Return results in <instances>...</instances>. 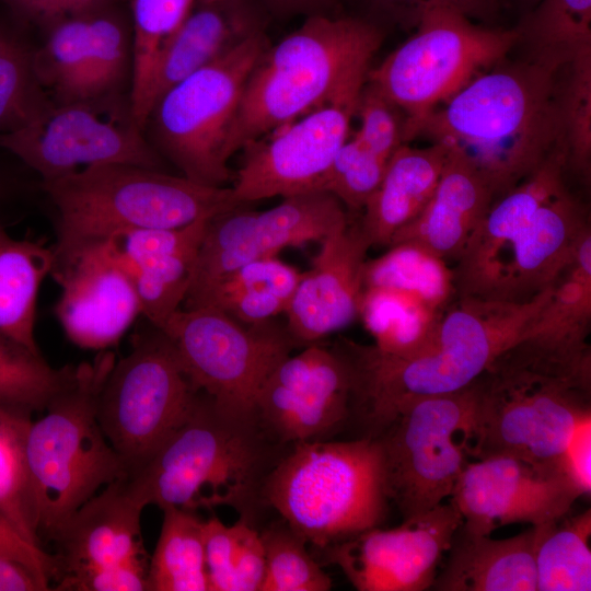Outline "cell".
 Listing matches in <instances>:
<instances>
[{"label":"cell","instance_id":"1","mask_svg":"<svg viewBox=\"0 0 591 591\" xmlns=\"http://www.w3.org/2000/svg\"><path fill=\"white\" fill-rule=\"evenodd\" d=\"M565 66L526 54L507 56L427 116L416 137L460 155L498 198L554 153H566L560 115Z\"/></svg>","mask_w":591,"mask_h":591},{"label":"cell","instance_id":"2","mask_svg":"<svg viewBox=\"0 0 591 591\" xmlns=\"http://www.w3.org/2000/svg\"><path fill=\"white\" fill-rule=\"evenodd\" d=\"M591 419V351L523 337L473 382L467 452L559 464L572 436Z\"/></svg>","mask_w":591,"mask_h":591},{"label":"cell","instance_id":"3","mask_svg":"<svg viewBox=\"0 0 591 591\" xmlns=\"http://www.w3.org/2000/svg\"><path fill=\"white\" fill-rule=\"evenodd\" d=\"M548 287L524 303L455 297L425 345L399 357L348 338L335 341L352 381L351 416L373 437L405 402L471 385L503 350L520 340L551 297Z\"/></svg>","mask_w":591,"mask_h":591},{"label":"cell","instance_id":"4","mask_svg":"<svg viewBox=\"0 0 591 591\" xmlns=\"http://www.w3.org/2000/svg\"><path fill=\"white\" fill-rule=\"evenodd\" d=\"M288 447L271 439L255 415L225 410L199 391L187 418L127 478L146 507L197 512L227 506L252 520L266 506L267 477Z\"/></svg>","mask_w":591,"mask_h":591},{"label":"cell","instance_id":"5","mask_svg":"<svg viewBox=\"0 0 591 591\" xmlns=\"http://www.w3.org/2000/svg\"><path fill=\"white\" fill-rule=\"evenodd\" d=\"M382 42L383 31L373 21L312 14L268 45L246 79L227 140L228 159L322 105L359 97Z\"/></svg>","mask_w":591,"mask_h":591},{"label":"cell","instance_id":"6","mask_svg":"<svg viewBox=\"0 0 591 591\" xmlns=\"http://www.w3.org/2000/svg\"><path fill=\"white\" fill-rule=\"evenodd\" d=\"M56 209L54 255L102 241L127 229H175L240 207L231 187L198 184L131 164L86 167L39 182Z\"/></svg>","mask_w":591,"mask_h":591},{"label":"cell","instance_id":"7","mask_svg":"<svg viewBox=\"0 0 591 591\" xmlns=\"http://www.w3.org/2000/svg\"><path fill=\"white\" fill-rule=\"evenodd\" d=\"M115 360L105 349L77 364L69 385L32 420L26 460L40 538L53 540L101 487L128 477L97 420L99 396Z\"/></svg>","mask_w":591,"mask_h":591},{"label":"cell","instance_id":"8","mask_svg":"<svg viewBox=\"0 0 591 591\" xmlns=\"http://www.w3.org/2000/svg\"><path fill=\"white\" fill-rule=\"evenodd\" d=\"M264 501L318 548L378 526L389 503L378 440L289 445L267 477Z\"/></svg>","mask_w":591,"mask_h":591},{"label":"cell","instance_id":"9","mask_svg":"<svg viewBox=\"0 0 591 591\" xmlns=\"http://www.w3.org/2000/svg\"><path fill=\"white\" fill-rule=\"evenodd\" d=\"M591 231L568 187L537 208H489L456 259L455 297L529 302L551 287Z\"/></svg>","mask_w":591,"mask_h":591},{"label":"cell","instance_id":"10","mask_svg":"<svg viewBox=\"0 0 591 591\" xmlns=\"http://www.w3.org/2000/svg\"><path fill=\"white\" fill-rule=\"evenodd\" d=\"M465 14L451 0H422L415 32L378 67L367 82L404 116V141L454 94L511 54L519 33Z\"/></svg>","mask_w":591,"mask_h":591},{"label":"cell","instance_id":"11","mask_svg":"<svg viewBox=\"0 0 591 591\" xmlns=\"http://www.w3.org/2000/svg\"><path fill=\"white\" fill-rule=\"evenodd\" d=\"M260 31L197 70L154 104L150 124L154 149L186 178L212 187H228L234 173L225 146L246 79L268 46Z\"/></svg>","mask_w":591,"mask_h":591},{"label":"cell","instance_id":"12","mask_svg":"<svg viewBox=\"0 0 591 591\" xmlns=\"http://www.w3.org/2000/svg\"><path fill=\"white\" fill-rule=\"evenodd\" d=\"M150 326L132 334L129 352L116 358L97 402L100 427L128 476L187 418L199 395L169 339Z\"/></svg>","mask_w":591,"mask_h":591},{"label":"cell","instance_id":"13","mask_svg":"<svg viewBox=\"0 0 591 591\" xmlns=\"http://www.w3.org/2000/svg\"><path fill=\"white\" fill-rule=\"evenodd\" d=\"M472 408L473 383L457 392L416 397L402 404L374 436L386 497L404 519L450 498L468 463Z\"/></svg>","mask_w":591,"mask_h":591},{"label":"cell","instance_id":"14","mask_svg":"<svg viewBox=\"0 0 591 591\" xmlns=\"http://www.w3.org/2000/svg\"><path fill=\"white\" fill-rule=\"evenodd\" d=\"M193 385L220 407L255 415L257 396L298 345L286 324H243L209 306L181 308L159 328Z\"/></svg>","mask_w":591,"mask_h":591},{"label":"cell","instance_id":"15","mask_svg":"<svg viewBox=\"0 0 591 591\" xmlns=\"http://www.w3.org/2000/svg\"><path fill=\"white\" fill-rule=\"evenodd\" d=\"M117 95L55 104L26 126L0 136L9 151L48 182L100 164L162 170V159ZM163 171V170H162Z\"/></svg>","mask_w":591,"mask_h":591},{"label":"cell","instance_id":"16","mask_svg":"<svg viewBox=\"0 0 591 591\" xmlns=\"http://www.w3.org/2000/svg\"><path fill=\"white\" fill-rule=\"evenodd\" d=\"M240 207L208 221L185 300L244 264L321 242L349 220L335 196L318 190L283 197L264 211Z\"/></svg>","mask_w":591,"mask_h":591},{"label":"cell","instance_id":"17","mask_svg":"<svg viewBox=\"0 0 591 591\" xmlns=\"http://www.w3.org/2000/svg\"><path fill=\"white\" fill-rule=\"evenodd\" d=\"M357 99L327 103L245 144L232 182L241 206L276 196L316 192L350 136Z\"/></svg>","mask_w":591,"mask_h":591},{"label":"cell","instance_id":"18","mask_svg":"<svg viewBox=\"0 0 591 591\" xmlns=\"http://www.w3.org/2000/svg\"><path fill=\"white\" fill-rule=\"evenodd\" d=\"M581 496L582 490L558 464L496 455L468 462L449 499L465 530L490 535L514 523L556 521Z\"/></svg>","mask_w":591,"mask_h":591},{"label":"cell","instance_id":"19","mask_svg":"<svg viewBox=\"0 0 591 591\" xmlns=\"http://www.w3.org/2000/svg\"><path fill=\"white\" fill-rule=\"evenodd\" d=\"M349 366L333 345L320 341L289 355L273 370L256 403L255 416L282 445L326 440L351 417Z\"/></svg>","mask_w":591,"mask_h":591},{"label":"cell","instance_id":"20","mask_svg":"<svg viewBox=\"0 0 591 591\" xmlns=\"http://www.w3.org/2000/svg\"><path fill=\"white\" fill-rule=\"evenodd\" d=\"M462 517L453 503L442 502L404 519L394 529H367L326 547L359 591H424L430 589Z\"/></svg>","mask_w":591,"mask_h":591},{"label":"cell","instance_id":"21","mask_svg":"<svg viewBox=\"0 0 591 591\" xmlns=\"http://www.w3.org/2000/svg\"><path fill=\"white\" fill-rule=\"evenodd\" d=\"M50 276L60 287L56 317L83 349H108L141 315L134 281L102 241L55 256Z\"/></svg>","mask_w":591,"mask_h":591},{"label":"cell","instance_id":"22","mask_svg":"<svg viewBox=\"0 0 591 591\" xmlns=\"http://www.w3.org/2000/svg\"><path fill=\"white\" fill-rule=\"evenodd\" d=\"M320 243L286 311L287 328L298 345L318 343L359 317L371 248L360 222L348 220Z\"/></svg>","mask_w":591,"mask_h":591},{"label":"cell","instance_id":"23","mask_svg":"<svg viewBox=\"0 0 591 591\" xmlns=\"http://www.w3.org/2000/svg\"><path fill=\"white\" fill-rule=\"evenodd\" d=\"M144 505L127 477L85 501L53 541L59 546V576L149 559L140 530Z\"/></svg>","mask_w":591,"mask_h":591},{"label":"cell","instance_id":"24","mask_svg":"<svg viewBox=\"0 0 591 591\" xmlns=\"http://www.w3.org/2000/svg\"><path fill=\"white\" fill-rule=\"evenodd\" d=\"M198 4L164 43L157 57L149 90L151 111L167 90L264 31L265 14L253 0Z\"/></svg>","mask_w":591,"mask_h":591},{"label":"cell","instance_id":"25","mask_svg":"<svg viewBox=\"0 0 591 591\" xmlns=\"http://www.w3.org/2000/svg\"><path fill=\"white\" fill-rule=\"evenodd\" d=\"M495 199L480 174L449 151L431 198L414 220L394 234L390 246L413 243L444 260H456Z\"/></svg>","mask_w":591,"mask_h":591},{"label":"cell","instance_id":"26","mask_svg":"<svg viewBox=\"0 0 591 591\" xmlns=\"http://www.w3.org/2000/svg\"><path fill=\"white\" fill-rule=\"evenodd\" d=\"M540 526L493 538L457 529L447 561L430 589L438 591H537L535 553Z\"/></svg>","mask_w":591,"mask_h":591},{"label":"cell","instance_id":"27","mask_svg":"<svg viewBox=\"0 0 591 591\" xmlns=\"http://www.w3.org/2000/svg\"><path fill=\"white\" fill-rule=\"evenodd\" d=\"M448 154L438 142L424 148L403 143L395 150L359 221L371 247H389L394 234L419 215L438 185Z\"/></svg>","mask_w":591,"mask_h":591},{"label":"cell","instance_id":"28","mask_svg":"<svg viewBox=\"0 0 591 591\" xmlns=\"http://www.w3.org/2000/svg\"><path fill=\"white\" fill-rule=\"evenodd\" d=\"M277 256L250 262L187 298L182 308L209 306L243 324L286 313L302 277Z\"/></svg>","mask_w":591,"mask_h":591},{"label":"cell","instance_id":"29","mask_svg":"<svg viewBox=\"0 0 591 591\" xmlns=\"http://www.w3.org/2000/svg\"><path fill=\"white\" fill-rule=\"evenodd\" d=\"M54 259L53 246L15 239L0 223V334L35 352L37 298Z\"/></svg>","mask_w":591,"mask_h":591},{"label":"cell","instance_id":"30","mask_svg":"<svg viewBox=\"0 0 591 591\" xmlns=\"http://www.w3.org/2000/svg\"><path fill=\"white\" fill-rule=\"evenodd\" d=\"M162 511L160 536L149 560L148 591H209L205 521L190 510Z\"/></svg>","mask_w":591,"mask_h":591},{"label":"cell","instance_id":"31","mask_svg":"<svg viewBox=\"0 0 591 591\" xmlns=\"http://www.w3.org/2000/svg\"><path fill=\"white\" fill-rule=\"evenodd\" d=\"M591 323V231L553 283L552 293L523 337L584 345ZM522 337V338H523Z\"/></svg>","mask_w":591,"mask_h":591},{"label":"cell","instance_id":"32","mask_svg":"<svg viewBox=\"0 0 591 591\" xmlns=\"http://www.w3.org/2000/svg\"><path fill=\"white\" fill-rule=\"evenodd\" d=\"M364 288H385L418 298L443 311L455 298L453 270L447 260L413 243H397L366 262Z\"/></svg>","mask_w":591,"mask_h":591},{"label":"cell","instance_id":"33","mask_svg":"<svg viewBox=\"0 0 591 591\" xmlns=\"http://www.w3.org/2000/svg\"><path fill=\"white\" fill-rule=\"evenodd\" d=\"M514 28L524 54L565 66L591 48V0H541Z\"/></svg>","mask_w":591,"mask_h":591},{"label":"cell","instance_id":"34","mask_svg":"<svg viewBox=\"0 0 591 591\" xmlns=\"http://www.w3.org/2000/svg\"><path fill=\"white\" fill-rule=\"evenodd\" d=\"M209 591H259L265 572L260 532L241 517L231 525L218 517L204 523Z\"/></svg>","mask_w":591,"mask_h":591},{"label":"cell","instance_id":"35","mask_svg":"<svg viewBox=\"0 0 591 591\" xmlns=\"http://www.w3.org/2000/svg\"><path fill=\"white\" fill-rule=\"evenodd\" d=\"M442 312L402 291L364 288L359 317L378 349L405 357L425 345Z\"/></svg>","mask_w":591,"mask_h":591},{"label":"cell","instance_id":"36","mask_svg":"<svg viewBox=\"0 0 591 591\" xmlns=\"http://www.w3.org/2000/svg\"><path fill=\"white\" fill-rule=\"evenodd\" d=\"M566 517L538 525L537 591L591 590V510Z\"/></svg>","mask_w":591,"mask_h":591},{"label":"cell","instance_id":"37","mask_svg":"<svg viewBox=\"0 0 591 591\" xmlns=\"http://www.w3.org/2000/svg\"><path fill=\"white\" fill-rule=\"evenodd\" d=\"M90 12L53 23L44 45L34 49L36 76L54 104L88 100Z\"/></svg>","mask_w":591,"mask_h":591},{"label":"cell","instance_id":"38","mask_svg":"<svg viewBox=\"0 0 591 591\" xmlns=\"http://www.w3.org/2000/svg\"><path fill=\"white\" fill-rule=\"evenodd\" d=\"M31 424L32 414L0 405V511L27 541L40 546L26 460Z\"/></svg>","mask_w":591,"mask_h":591},{"label":"cell","instance_id":"39","mask_svg":"<svg viewBox=\"0 0 591 591\" xmlns=\"http://www.w3.org/2000/svg\"><path fill=\"white\" fill-rule=\"evenodd\" d=\"M196 0H134L132 74L129 102L137 125L144 129L151 108L149 90L157 57Z\"/></svg>","mask_w":591,"mask_h":591},{"label":"cell","instance_id":"40","mask_svg":"<svg viewBox=\"0 0 591 591\" xmlns=\"http://www.w3.org/2000/svg\"><path fill=\"white\" fill-rule=\"evenodd\" d=\"M34 49L0 21V136L35 120L55 104L34 68Z\"/></svg>","mask_w":591,"mask_h":591},{"label":"cell","instance_id":"41","mask_svg":"<svg viewBox=\"0 0 591 591\" xmlns=\"http://www.w3.org/2000/svg\"><path fill=\"white\" fill-rule=\"evenodd\" d=\"M74 372L76 366L54 368L40 352L0 334V405L43 413Z\"/></svg>","mask_w":591,"mask_h":591},{"label":"cell","instance_id":"42","mask_svg":"<svg viewBox=\"0 0 591 591\" xmlns=\"http://www.w3.org/2000/svg\"><path fill=\"white\" fill-rule=\"evenodd\" d=\"M200 244L159 254L143 263L134 276L141 316L161 328L182 308Z\"/></svg>","mask_w":591,"mask_h":591},{"label":"cell","instance_id":"43","mask_svg":"<svg viewBox=\"0 0 591 591\" xmlns=\"http://www.w3.org/2000/svg\"><path fill=\"white\" fill-rule=\"evenodd\" d=\"M265 572L259 591H327L331 577L306 549V541L283 520L260 532Z\"/></svg>","mask_w":591,"mask_h":591},{"label":"cell","instance_id":"44","mask_svg":"<svg viewBox=\"0 0 591 591\" xmlns=\"http://www.w3.org/2000/svg\"><path fill=\"white\" fill-rule=\"evenodd\" d=\"M560 115L569 173L589 181L591 167V48L561 73Z\"/></svg>","mask_w":591,"mask_h":591},{"label":"cell","instance_id":"45","mask_svg":"<svg viewBox=\"0 0 591 591\" xmlns=\"http://www.w3.org/2000/svg\"><path fill=\"white\" fill-rule=\"evenodd\" d=\"M130 49L126 22L118 13L109 10V5L90 12L88 100L117 95L126 77Z\"/></svg>","mask_w":591,"mask_h":591},{"label":"cell","instance_id":"46","mask_svg":"<svg viewBox=\"0 0 591 591\" xmlns=\"http://www.w3.org/2000/svg\"><path fill=\"white\" fill-rule=\"evenodd\" d=\"M387 162L350 134L315 190L332 194L351 211L362 210L378 188Z\"/></svg>","mask_w":591,"mask_h":591},{"label":"cell","instance_id":"47","mask_svg":"<svg viewBox=\"0 0 591 591\" xmlns=\"http://www.w3.org/2000/svg\"><path fill=\"white\" fill-rule=\"evenodd\" d=\"M355 116L359 118L360 126L352 135L383 159L390 160L405 143L402 112L367 80L359 94Z\"/></svg>","mask_w":591,"mask_h":591},{"label":"cell","instance_id":"48","mask_svg":"<svg viewBox=\"0 0 591 591\" xmlns=\"http://www.w3.org/2000/svg\"><path fill=\"white\" fill-rule=\"evenodd\" d=\"M149 560H135L58 579L55 590L148 591Z\"/></svg>","mask_w":591,"mask_h":591},{"label":"cell","instance_id":"49","mask_svg":"<svg viewBox=\"0 0 591 591\" xmlns=\"http://www.w3.org/2000/svg\"><path fill=\"white\" fill-rule=\"evenodd\" d=\"M0 556L25 566L47 586L50 580H57L59 576L58 556L50 555L42 546L27 541L1 511Z\"/></svg>","mask_w":591,"mask_h":591},{"label":"cell","instance_id":"50","mask_svg":"<svg viewBox=\"0 0 591 591\" xmlns=\"http://www.w3.org/2000/svg\"><path fill=\"white\" fill-rule=\"evenodd\" d=\"M370 7L402 26L414 28L422 0H367ZM465 14L488 24L497 18L506 0H451Z\"/></svg>","mask_w":591,"mask_h":591},{"label":"cell","instance_id":"51","mask_svg":"<svg viewBox=\"0 0 591 591\" xmlns=\"http://www.w3.org/2000/svg\"><path fill=\"white\" fill-rule=\"evenodd\" d=\"M19 19L43 25L106 5L112 0H2Z\"/></svg>","mask_w":591,"mask_h":591},{"label":"cell","instance_id":"52","mask_svg":"<svg viewBox=\"0 0 591 591\" xmlns=\"http://www.w3.org/2000/svg\"><path fill=\"white\" fill-rule=\"evenodd\" d=\"M590 451L591 419L584 421L575 432L559 462L583 495L590 494L591 489Z\"/></svg>","mask_w":591,"mask_h":591},{"label":"cell","instance_id":"53","mask_svg":"<svg viewBox=\"0 0 591 591\" xmlns=\"http://www.w3.org/2000/svg\"><path fill=\"white\" fill-rule=\"evenodd\" d=\"M51 590L25 566L0 556V591Z\"/></svg>","mask_w":591,"mask_h":591},{"label":"cell","instance_id":"54","mask_svg":"<svg viewBox=\"0 0 591 591\" xmlns=\"http://www.w3.org/2000/svg\"><path fill=\"white\" fill-rule=\"evenodd\" d=\"M266 5L280 15L304 13L329 14L328 11L335 5L336 0H264Z\"/></svg>","mask_w":591,"mask_h":591},{"label":"cell","instance_id":"55","mask_svg":"<svg viewBox=\"0 0 591 591\" xmlns=\"http://www.w3.org/2000/svg\"><path fill=\"white\" fill-rule=\"evenodd\" d=\"M14 188L12 178L0 170V204L12 196Z\"/></svg>","mask_w":591,"mask_h":591},{"label":"cell","instance_id":"56","mask_svg":"<svg viewBox=\"0 0 591 591\" xmlns=\"http://www.w3.org/2000/svg\"><path fill=\"white\" fill-rule=\"evenodd\" d=\"M520 5H522L525 9V12L531 10L534 5H536L541 0H517Z\"/></svg>","mask_w":591,"mask_h":591},{"label":"cell","instance_id":"57","mask_svg":"<svg viewBox=\"0 0 591 591\" xmlns=\"http://www.w3.org/2000/svg\"><path fill=\"white\" fill-rule=\"evenodd\" d=\"M198 3H208V2H216V1H222V0H196Z\"/></svg>","mask_w":591,"mask_h":591}]
</instances>
